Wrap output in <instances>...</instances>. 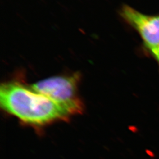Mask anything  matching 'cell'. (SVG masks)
Segmentation results:
<instances>
[{
    "label": "cell",
    "mask_w": 159,
    "mask_h": 159,
    "mask_svg": "<svg viewBox=\"0 0 159 159\" xmlns=\"http://www.w3.org/2000/svg\"><path fill=\"white\" fill-rule=\"evenodd\" d=\"M0 105L7 113L33 126H44L71 116L66 109L31 86L16 81L1 85Z\"/></svg>",
    "instance_id": "cell-1"
},
{
    "label": "cell",
    "mask_w": 159,
    "mask_h": 159,
    "mask_svg": "<svg viewBox=\"0 0 159 159\" xmlns=\"http://www.w3.org/2000/svg\"><path fill=\"white\" fill-rule=\"evenodd\" d=\"M79 80L78 74L53 76L36 82L31 87L66 109L72 116L83 110V102L78 96Z\"/></svg>",
    "instance_id": "cell-2"
},
{
    "label": "cell",
    "mask_w": 159,
    "mask_h": 159,
    "mask_svg": "<svg viewBox=\"0 0 159 159\" xmlns=\"http://www.w3.org/2000/svg\"><path fill=\"white\" fill-rule=\"evenodd\" d=\"M123 19L136 30L147 48L159 46V16L144 14L129 6L120 12Z\"/></svg>",
    "instance_id": "cell-3"
},
{
    "label": "cell",
    "mask_w": 159,
    "mask_h": 159,
    "mask_svg": "<svg viewBox=\"0 0 159 159\" xmlns=\"http://www.w3.org/2000/svg\"><path fill=\"white\" fill-rule=\"evenodd\" d=\"M148 50L150 51L152 56L155 58L156 61L159 64V46L157 47L148 48Z\"/></svg>",
    "instance_id": "cell-4"
}]
</instances>
